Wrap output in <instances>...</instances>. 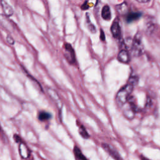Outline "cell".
Returning a JSON list of instances; mask_svg holds the SVG:
<instances>
[{
	"instance_id": "cell-7",
	"label": "cell",
	"mask_w": 160,
	"mask_h": 160,
	"mask_svg": "<svg viewBox=\"0 0 160 160\" xmlns=\"http://www.w3.org/2000/svg\"><path fill=\"white\" fill-rule=\"evenodd\" d=\"M19 143L20 144L19 146V151L21 156L22 157V158H28L30 154L28 147H27L26 145L22 142H20Z\"/></svg>"
},
{
	"instance_id": "cell-15",
	"label": "cell",
	"mask_w": 160,
	"mask_h": 160,
	"mask_svg": "<svg viewBox=\"0 0 160 160\" xmlns=\"http://www.w3.org/2000/svg\"><path fill=\"white\" fill-rule=\"evenodd\" d=\"M86 22L88 24V28L89 29V30L92 32V33H95L96 32V27L94 26V25L93 24L91 23L90 19H89V16L88 13H86Z\"/></svg>"
},
{
	"instance_id": "cell-17",
	"label": "cell",
	"mask_w": 160,
	"mask_h": 160,
	"mask_svg": "<svg viewBox=\"0 0 160 160\" xmlns=\"http://www.w3.org/2000/svg\"><path fill=\"white\" fill-rule=\"evenodd\" d=\"M79 132L80 135H81L83 138H85V139L89 138V134L88 133V132L86 131V129L84 128V126H81L79 127Z\"/></svg>"
},
{
	"instance_id": "cell-8",
	"label": "cell",
	"mask_w": 160,
	"mask_h": 160,
	"mask_svg": "<svg viewBox=\"0 0 160 160\" xmlns=\"http://www.w3.org/2000/svg\"><path fill=\"white\" fill-rule=\"evenodd\" d=\"M1 3L4 14L7 16H12L14 12L12 7L5 0H1Z\"/></svg>"
},
{
	"instance_id": "cell-23",
	"label": "cell",
	"mask_w": 160,
	"mask_h": 160,
	"mask_svg": "<svg viewBox=\"0 0 160 160\" xmlns=\"http://www.w3.org/2000/svg\"><path fill=\"white\" fill-rule=\"evenodd\" d=\"M141 159H142V160H149V159H148V158H146V157H142Z\"/></svg>"
},
{
	"instance_id": "cell-9",
	"label": "cell",
	"mask_w": 160,
	"mask_h": 160,
	"mask_svg": "<svg viewBox=\"0 0 160 160\" xmlns=\"http://www.w3.org/2000/svg\"><path fill=\"white\" fill-rule=\"evenodd\" d=\"M118 59L122 63H128L130 60L128 52L125 49L121 50L118 55Z\"/></svg>"
},
{
	"instance_id": "cell-14",
	"label": "cell",
	"mask_w": 160,
	"mask_h": 160,
	"mask_svg": "<svg viewBox=\"0 0 160 160\" xmlns=\"http://www.w3.org/2000/svg\"><path fill=\"white\" fill-rule=\"evenodd\" d=\"M116 9H117L118 12L119 14H126L128 12V6L124 2H123V3L121 4L118 5L116 6Z\"/></svg>"
},
{
	"instance_id": "cell-16",
	"label": "cell",
	"mask_w": 160,
	"mask_h": 160,
	"mask_svg": "<svg viewBox=\"0 0 160 160\" xmlns=\"http://www.w3.org/2000/svg\"><path fill=\"white\" fill-rule=\"evenodd\" d=\"M48 92H49V96L51 97V98H52L55 102H56V103H58L59 104L61 105V102H60V101H59V96H58V95L56 93V92H55L54 90L49 89L48 90Z\"/></svg>"
},
{
	"instance_id": "cell-12",
	"label": "cell",
	"mask_w": 160,
	"mask_h": 160,
	"mask_svg": "<svg viewBox=\"0 0 160 160\" xmlns=\"http://www.w3.org/2000/svg\"><path fill=\"white\" fill-rule=\"evenodd\" d=\"M141 16V13L140 12H131L129 13L126 16V21L128 22H131L132 21L138 20Z\"/></svg>"
},
{
	"instance_id": "cell-3",
	"label": "cell",
	"mask_w": 160,
	"mask_h": 160,
	"mask_svg": "<svg viewBox=\"0 0 160 160\" xmlns=\"http://www.w3.org/2000/svg\"><path fill=\"white\" fill-rule=\"evenodd\" d=\"M129 97L128 102L124 104L123 108V114L128 119H132L137 111V106L132 98Z\"/></svg>"
},
{
	"instance_id": "cell-4",
	"label": "cell",
	"mask_w": 160,
	"mask_h": 160,
	"mask_svg": "<svg viewBox=\"0 0 160 160\" xmlns=\"http://www.w3.org/2000/svg\"><path fill=\"white\" fill-rule=\"evenodd\" d=\"M64 56L67 60V61L71 64H74L76 63V55L75 52L71 46V44L69 43H65L64 46V52H63Z\"/></svg>"
},
{
	"instance_id": "cell-22",
	"label": "cell",
	"mask_w": 160,
	"mask_h": 160,
	"mask_svg": "<svg viewBox=\"0 0 160 160\" xmlns=\"http://www.w3.org/2000/svg\"><path fill=\"white\" fill-rule=\"evenodd\" d=\"M137 1L139 2H142V3H144V2H147L148 1H149L150 0H136Z\"/></svg>"
},
{
	"instance_id": "cell-20",
	"label": "cell",
	"mask_w": 160,
	"mask_h": 160,
	"mask_svg": "<svg viewBox=\"0 0 160 160\" xmlns=\"http://www.w3.org/2000/svg\"><path fill=\"white\" fill-rule=\"evenodd\" d=\"M100 39L102 41H105V35H104V32L102 31V29H101V31H100Z\"/></svg>"
},
{
	"instance_id": "cell-2",
	"label": "cell",
	"mask_w": 160,
	"mask_h": 160,
	"mask_svg": "<svg viewBox=\"0 0 160 160\" xmlns=\"http://www.w3.org/2000/svg\"><path fill=\"white\" fill-rule=\"evenodd\" d=\"M131 51L132 54L134 56H141L144 51V45L142 41V37L140 33L138 32L134 39L132 40L131 45L130 46Z\"/></svg>"
},
{
	"instance_id": "cell-11",
	"label": "cell",
	"mask_w": 160,
	"mask_h": 160,
	"mask_svg": "<svg viewBox=\"0 0 160 160\" xmlns=\"http://www.w3.org/2000/svg\"><path fill=\"white\" fill-rule=\"evenodd\" d=\"M73 151L74 156L78 160H88L86 156L82 154L81 149L78 147L75 146L73 149Z\"/></svg>"
},
{
	"instance_id": "cell-19",
	"label": "cell",
	"mask_w": 160,
	"mask_h": 160,
	"mask_svg": "<svg viewBox=\"0 0 160 160\" xmlns=\"http://www.w3.org/2000/svg\"><path fill=\"white\" fill-rule=\"evenodd\" d=\"M6 41L7 42L11 44V45H13L14 44V39L12 38V36H11L10 35H8L7 37H6Z\"/></svg>"
},
{
	"instance_id": "cell-6",
	"label": "cell",
	"mask_w": 160,
	"mask_h": 160,
	"mask_svg": "<svg viewBox=\"0 0 160 160\" xmlns=\"http://www.w3.org/2000/svg\"><path fill=\"white\" fill-rule=\"evenodd\" d=\"M111 31L114 38L119 39L121 36V29L119 24L117 21H114L111 27Z\"/></svg>"
},
{
	"instance_id": "cell-10",
	"label": "cell",
	"mask_w": 160,
	"mask_h": 160,
	"mask_svg": "<svg viewBox=\"0 0 160 160\" xmlns=\"http://www.w3.org/2000/svg\"><path fill=\"white\" fill-rule=\"evenodd\" d=\"M102 18L105 20H109L111 18V14L110 8L108 5H105L102 9L101 12Z\"/></svg>"
},
{
	"instance_id": "cell-21",
	"label": "cell",
	"mask_w": 160,
	"mask_h": 160,
	"mask_svg": "<svg viewBox=\"0 0 160 160\" xmlns=\"http://www.w3.org/2000/svg\"><path fill=\"white\" fill-rule=\"evenodd\" d=\"M88 2L87 1H85L84 2V3L82 5V6H81V9H83V10H86V9H88Z\"/></svg>"
},
{
	"instance_id": "cell-5",
	"label": "cell",
	"mask_w": 160,
	"mask_h": 160,
	"mask_svg": "<svg viewBox=\"0 0 160 160\" xmlns=\"http://www.w3.org/2000/svg\"><path fill=\"white\" fill-rule=\"evenodd\" d=\"M102 148L114 159H115V160H123V159L121 158V155L118 153V152L112 146H111V145H109V144H108L107 143H102Z\"/></svg>"
},
{
	"instance_id": "cell-1",
	"label": "cell",
	"mask_w": 160,
	"mask_h": 160,
	"mask_svg": "<svg viewBox=\"0 0 160 160\" xmlns=\"http://www.w3.org/2000/svg\"><path fill=\"white\" fill-rule=\"evenodd\" d=\"M134 86V85L128 82L126 85H125L118 91L116 96V101L119 106L121 107L128 102L133 90Z\"/></svg>"
},
{
	"instance_id": "cell-13",
	"label": "cell",
	"mask_w": 160,
	"mask_h": 160,
	"mask_svg": "<svg viewBox=\"0 0 160 160\" xmlns=\"http://www.w3.org/2000/svg\"><path fill=\"white\" fill-rule=\"evenodd\" d=\"M38 118L41 121H46L51 118V114L46 111H41L39 112Z\"/></svg>"
},
{
	"instance_id": "cell-18",
	"label": "cell",
	"mask_w": 160,
	"mask_h": 160,
	"mask_svg": "<svg viewBox=\"0 0 160 160\" xmlns=\"http://www.w3.org/2000/svg\"><path fill=\"white\" fill-rule=\"evenodd\" d=\"M138 76H136V75H132V76H131L129 79V81H128V82L135 86L137 83H138Z\"/></svg>"
}]
</instances>
